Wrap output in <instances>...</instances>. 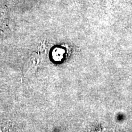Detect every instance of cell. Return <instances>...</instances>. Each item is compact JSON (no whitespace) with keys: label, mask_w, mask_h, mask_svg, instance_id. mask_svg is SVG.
I'll return each instance as SVG.
<instances>
[{"label":"cell","mask_w":132,"mask_h":132,"mask_svg":"<svg viewBox=\"0 0 132 132\" xmlns=\"http://www.w3.org/2000/svg\"><path fill=\"white\" fill-rule=\"evenodd\" d=\"M48 52V49L45 44L42 43L38 46L24 66V75L28 76L35 73L37 69L47 61Z\"/></svg>","instance_id":"1"},{"label":"cell","mask_w":132,"mask_h":132,"mask_svg":"<svg viewBox=\"0 0 132 132\" xmlns=\"http://www.w3.org/2000/svg\"><path fill=\"white\" fill-rule=\"evenodd\" d=\"M0 132H15L14 125L9 120L0 119Z\"/></svg>","instance_id":"2"}]
</instances>
